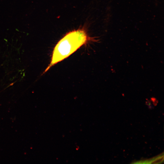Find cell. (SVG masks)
<instances>
[{
	"mask_svg": "<svg viewBox=\"0 0 164 164\" xmlns=\"http://www.w3.org/2000/svg\"><path fill=\"white\" fill-rule=\"evenodd\" d=\"M163 161V154L159 155L156 157L144 161H140L136 163H161Z\"/></svg>",
	"mask_w": 164,
	"mask_h": 164,
	"instance_id": "2",
	"label": "cell"
},
{
	"mask_svg": "<svg viewBox=\"0 0 164 164\" xmlns=\"http://www.w3.org/2000/svg\"><path fill=\"white\" fill-rule=\"evenodd\" d=\"M91 38L83 29L74 30L67 33L55 46L50 63L44 72L68 57Z\"/></svg>",
	"mask_w": 164,
	"mask_h": 164,
	"instance_id": "1",
	"label": "cell"
}]
</instances>
